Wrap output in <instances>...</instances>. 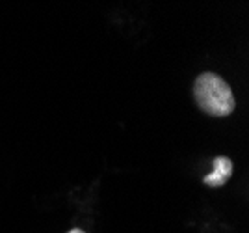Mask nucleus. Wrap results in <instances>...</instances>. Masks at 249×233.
Listing matches in <instances>:
<instances>
[{
  "mask_svg": "<svg viewBox=\"0 0 249 233\" xmlns=\"http://www.w3.org/2000/svg\"><path fill=\"white\" fill-rule=\"evenodd\" d=\"M194 97L199 108L208 116H229L236 108V99L231 86L216 73H201L194 82Z\"/></svg>",
  "mask_w": 249,
  "mask_h": 233,
  "instance_id": "nucleus-1",
  "label": "nucleus"
},
{
  "mask_svg": "<svg viewBox=\"0 0 249 233\" xmlns=\"http://www.w3.org/2000/svg\"><path fill=\"white\" fill-rule=\"evenodd\" d=\"M232 175V160L229 157H216L214 159V168L205 177V185L208 187H223Z\"/></svg>",
  "mask_w": 249,
  "mask_h": 233,
  "instance_id": "nucleus-2",
  "label": "nucleus"
},
{
  "mask_svg": "<svg viewBox=\"0 0 249 233\" xmlns=\"http://www.w3.org/2000/svg\"><path fill=\"white\" fill-rule=\"evenodd\" d=\"M67 233H86V232H82V230H78V228H74V230H71V232H67Z\"/></svg>",
  "mask_w": 249,
  "mask_h": 233,
  "instance_id": "nucleus-3",
  "label": "nucleus"
}]
</instances>
